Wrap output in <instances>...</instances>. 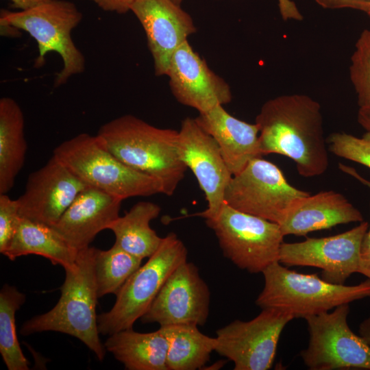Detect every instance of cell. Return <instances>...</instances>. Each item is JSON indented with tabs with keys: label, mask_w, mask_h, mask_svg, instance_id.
I'll return each instance as SVG.
<instances>
[{
	"label": "cell",
	"mask_w": 370,
	"mask_h": 370,
	"mask_svg": "<svg viewBox=\"0 0 370 370\" xmlns=\"http://www.w3.org/2000/svg\"><path fill=\"white\" fill-rule=\"evenodd\" d=\"M262 291L256 300L262 309L272 308L295 318H306L336 307L370 297V280L356 285L332 284L317 273L304 274L290 270L279 261L262 273Z\"/></svg>",
	"instance_id": "277c9868"
},
{
	"label": "cell",
	"mask_w": 370,
	"mask_h": 370,
	"mask_svg": "<svg viewBox=\"0 0 370 370\" xmlns=\"http://www.w3.org/2000/svg\"><path fill=\"white\" fill-rule=\"evenodd\" d=\"M166 75L177 101L199 113L232 101L229 84L210 69L188 40L173 54Z\"/></svg>",
	"instance_id": "2e32d148"
},
{
	"label": "cell",
	"mask_w": 370,
	"mask_h": 370,
	"mask_svg": "<svg viewBox=\"0 0 370 370\" xmlns=\"http://www.w3.org/2000/svg\"><path fill=\"white\" fill-rule=\"evenodd\" d=\"M319 5L326 9L351 8L365 12L370 11V4L365 0H314Z\"/></svg>",
	"instance_id": "1f68e13d"
},
{
	"label": "cell",
	"mask_w": 370,
	"mask_h": 370,
	"mask_svg": "<svg viewBox=\"0 0 370 370\" xmlns=\"http://www.w3.org/2000/svg\"><path fill=\"white\" fill-rule=\"evenodd\" d=\"M357 120L367 132H370V106L360 107Z\"/></svg>",
	"instance_id": "d590c367"
},
{
	"label": "cell",
	"mask_w": 370,
	"mask_h": 370,
	"mask_svg": "<svg viewBox=\"0 0 370 370\" xmlns=\"http://www.w3.org/2000/svg\"><path fill=\"white\" fill-rule=\"evenodd\" d=\"M82 14L75 4L66 0H54L34 8L18 12L1 10L0 21L25 31L38 44V55L34 67L45 62L50 52L58 53L62 68L56 74L54 86L66 84L73 75L85 69V58L71 38V32L81 22Z\"/></svg>",
	"instance_id": "8992f818"
},
{
	"label": "cell",
	"mask_w": 370,
	"mask_h": 370,
	"mask_svg": "<svg viewBox=\"0 0 370 370\" xmlns=\"http://www.w3.org/2000/svg\"><path fill=\"white\" fill-rule=\"evenodd\" d=\"M99 8L107 12L125 14L130 11L136 0H91Z\"/></svg>",
	"instance_id": "d6a6232c"
},
{
	"label": "cell",
	"mask_w": 370,
	"mask_h": 370,
	"mask_svg": "<svg viewBox=\"0 0 370 370\" xmlns=\"http://www.w3.org/2000/svg\"><path fill=\"white\" fill-rule=\"evenodd\" d=\"M349 304L305 318L309 343L300 352L311 370L360 369L370 370V346L347 323Z\"/></svg>",
	"instance_id": "30bf717a"
},
{
	"label": "cell",
	"mask_w": 370,
	"mask_h": 370,
	"mask_svg": "<svg viewBox=\"0 0 370 370\" xmlns=\"http://www.w3.org/2000/svg\"><path fill=\"white\" fill-rule=\"evenodd\" d=\"M195 119L216 140L233 175L241 172L251 160L262 156L256 123H249L232 116L222 105L199 113Z\"/></svg>",
	"instance_id": "ffe728a7"
},
{
	"label": "cell",
	"mask_w": 370,
	"mask_h": 370,
	"mask_svg": "<svg viewBox=\"0 0 370 370\" xmlns=\"http://www.w3.org/2000/svg\"><path fill=\"white\" fill-rule=\"evenodd\" d=\"M294 318L265 308L248 321L235 320L217 331L215 352L234 365V370H267L273 363L286 325Z\"/></svg>",
	"instance_id": "8fae6325"
},
{
	"label": "cell",
	"mask_w": 370,
	"mask_h": 370,
	"mask_svg": "<svg viewBox=\"0 0 370 370\" xmlns=\"http://www.w3.org/2000/svg\"><path fill=\"white\" fill-rule=\"evenodd\" d=\"M369 223L362 221L352 229L323 238H308L298 243L283 242L279 262L286 266H310L321 269V278L344 284L358 273L362 239Z\"/></svg>",
	"instance_id": "7c38bea8"
},
{
	"label": "cell",
	"mask_w": 370,
	"mask_h": 370,
	"mask_svg": "<svg viewBox=\"0 0 370 370\" xmlns=\"http://www.w3.org/2000/svg\"><path fill=\"white\" fill-rule=\"evenodd\" d=\"M349 77L359 107L370 106V29L363 30L356 42Z\"/></svg>",
	"instance_id": "83f0119b"
},
{
	"label": "cell",
	"mask_w": 370,
	"mask_h": 370,
	"mask_svg": "<svg viewBox=\"0 0 370 370\" xmlns=\"http://www.w3.org/2000/svg\"><path fill=\"white\" fill-rule=\"evenodd\" d=\"M172 1H174L175 3L180 5V3H182L183 0H172Z\"/></svg>",
	"instance_id": "74e56055"
},
{
	"label": "cell",
	"mask_w": 370,
	"mask_h": 370,
	"mask_svg": "<svg viewBox=\"0 0 370 370\" xmlns=\"http://www.w3.org/2000/svg\"><path fill=\"white\" fill-rule=\"evenodd\" d=\"M143 259L121 249L115 243L108 250L95 248V275L98 297L116 295Z\"/></svg>",
	"instance_id": "4316f807"
},
{
	"label": "cell",
	"mask_w": 370,
	"mask_h": 370,
	"mask_svg": "<svg viewBox=\"0 0 370 370\" xmlns=\"http://www.w3.org/2000/svg\"><path fill=\"white\" fill-rule=\"evenodd\" d=\"M262 156L283 155L293 160L305 177L324 173L329 165L320 104L308 95L278 96L261 107L255 122Z\"/></svg>",
	"instance_id": "6da1fadb"
},
{
	"label": "cell",
	"mask_w": 370,
	"mask_h": 370,
	"mask_svg": "<svg viewBox=\"0 0 370 370\" xmlns=\"http://www.w3.org/2000/svg\"><path fill=\"white\" fill-rule=\"evenodd\" d=\"M12 8L24 11L54 0H9Z\"/></svg>",
	"instance_id": "e575fe53"
},
{
	"label": "cell",
	"mask_w": 370,
	"mask_h": 370,
	"mask_svg": "<svg viewBox=\"0 0 370 370\" xmlns=\"http://www.w3.org/2000/svg\"><path fill=\"white\" fill-rule=\"evenodd\" d=\"M95 247L78 251L75 264L65 269V280L56 306L47 312L25 321L21 334L55 331L73 336L81 341L99 360L106 349L100 340L96 307L97 288L95 275Z\"/></svg>",
	"instance_id": "3957f363"
},
{
	"label": "cell",
	"mask_w": 370,
	"mask_h": 370,
	"mask_svg": "<svg viewBox=\"0 0 370 370\" xmlns=\"http://www.w3.org/2000/svg\"><path fill=\"white\" fill-rule=\"evenodd\" d=\"M123 199L88 186L82 190L52 227L77 251L119 217Z\"/></svg>",
	"instance_id": "ac0fdd59"
},
{
	"label": "cell",
	"mask_w": 370,
	"mask_h": 370,
	"mask_svg": "<svg viewBox=\"0 0 370 370\" xmlns=\"http://www.w3.org/2000/svg\"><path fill=\"white\" fill-rule=\"evenodd\" d=\"M328 151L370 169V132L361 138L345 132L331 134L326 139Z\"/></svg>",
	"instance_id": "f1b7e54d"
},
{
	"label": "cell",
	"mask_w": 370,
	"mask_h": 370,
	"mask_svg": "<svg viewBox=\"0 0 370 370\" xmlns=\"http://www.w3.org/2000/svg\"><path fill=\"white\" fill-rule=\"evenodd\" d=\"M210 292L198 267L185 261L170 274L140 318L143 323L204 325L209 314Z\"/></svg>",
	"instance_id": "4fadbf2b"
},
{
	"label": "cell",
	"mask_w": 370,
	"mask_h": 370,
	"mask_svg": "<svg viewBox=\"0 0 370 370\" xmlns=\"http://www.w3.org/2000/svg\"><path fill=\"white\" fill-rule=\"evenodd\" d=\"M169 344L168 370H196L209 361L215 350L216 338L208 336L195 324H176L160 326Z\"/></svg>",
	"instance_id": "d4e9b609"
},
{
	"label": "cell",
	"mask_w": 370,
	"mask_h": 370,
	"mask_svg": "<svg viewBox=\"0 0 370 370\" xmlns=\"http://www.w3.org/2000/svg\"><path fill=\"white\" fill-rule=\"evenodd\" d=\"M353 176L370 188V182L361 177L356 172L354 173ZM358 273L370 280V223L361 244Z\"/></svg>",
	"instance_id": "4dcf8cb0"
},
{
	"label": "cell",
	"mask_w": 370,
	"mask_h": 370,
	"mask_svg": "<svg viewBox=\"0 0 370 370\" xmlns=\"http://www.w3.org/2000/svg\"><path fill=\"white\" fill-rule=\"evenodd\" d=\"M362 221V213L344 195L328 190L294 200L278 224L284 236H306L337 225Z\"/></svg>",
	"instance_id": "d6986e66"
},
{
	"label": "cell",
	"mask_w": 370,
	"mask_h": 370,
	"mask_svg": "<svg viewBox=\"0 0 370 370\" xmlns=\"http://www.w3.org/2000/svg\"><path fill=\"white\" fill-rule=\"evenodd\" d=\"M21 219L16 199L0 194V252L5 249L12 239Z\"/></svg>",
	"instance_id": "f546056e"
},
{
	"label": "cell",
	"mask_w": 370,
	"mask_h": 370,
	"mask_svg": "<svg viewBox=\"0 0 370 370\" xmlns=\"http://www.w3.org/2000/svg\"><path fill=\"white\" fill-rule=\"evenodd\" d=\"M280 14L284 20H301L302 16L295 3L291 0H278Z\"/></svg>",
	"instance_id": "836d02e7"
},
{
	"label": "cell",
	"mask_w": 370,
	"mask_h": 370,
	"mask_svg": "<svg viewBox=\"0 0 370 370\" xmlns=\"http://www.w3.org/2000/svg\"><path fill=\"white\" fill-rule=\"evenodd\" d=\"M53 155L88 186L123 200L162 193L158 180L121 161L97 134H79L57 146Z\"/></svg>",
	"instance_id": "5b68a950"
},
{
	"label": "cell",
	"mask_w": 370,
	"mask_h": 370,
	"mask_svg": "<svg viewBox=\"0 0 370 370\" xmlns=\"http://www.w3.org/2000/svg\"><path fill=\"white\" fill-rule=\"evenodd\" d=\"M97 135L121 161L158 180L162 194L173 195L185 176L188 168L180 156L177 130L125 114L102 125Z\"/></svg>",
	"instance_id": "7a4b0ae2"
},
{
	"label": "cell",
	"mask_w": 370,
	"mask_h": 370,
	"mask_svg": "<svg viewBox=\"0 0 370 370\" xmlns=\"http://www.w3.org/2000/svg\"><path fill=\"white\" fill-rule=\"evenodd\" d=\"M88 186L53 155L42 167L29 175L24 193L16 199L20 215L53 226Z\"/></svg>",
	"instance_id": "9a60e30c"
},
{
	"label": "cell",
	"mask_w": 370,
	"mask_h": 370,
	"mask_svg": "<svg viewBox=\"0 0 370 370\" xmlns=\"http://www.w3.org/2000/svg\"><path fill=\"white\" fill-rule=\"evenodd\" d=\"M365 1H367L370 4V0H365ZM367 15L370 16V11Z\"/></svg>",
	"instance_id": "f35d334b"
},
{
	"label": "cell",
	"mask_w": 370,
	"mask_h": 370,
	"mask_svg": "<svg viewBox=\"0 0 370 370\" xmlns=\"http://www.w3.org/2000/svg\"><path fill=\"white\" fill-rule=\"evenodd\" d=\"M178 148L181 160L193 173L208 203L205 210L193 215L204 219L214 215L224 203L225 190L233 176L217 143L195 118L187 117L178 131Z\"/></svg>",
	"instance_id": "5bb4252c"
},
{
	"label": "cell",
	"mask_w": 370,
	"mask_h": 370,
	"mask_svg": "<svg viewBox=\"0 0 370 370\" xmlns=\"http://www.w3.org/2000/svg\"><path fill=\"white\" fill-rule=\"evenodd\" d=\"M77 253L52 226L21 217L12 239L1 254L10 260L38 255L65 269L75 264Z\"/></svg>",
	"instance_id": "7402d4cb"
},
{
	"label": "cell",
	"mask_w": 370,
	"mask_h": 370,
	"mask_svg": "<svg viewBox=\"0 0 370 370\" xmlns=\"http://www.w3.org/2000/svg\"><path fill=\"white\" fill-rule=\"evenodd\" d=\"M104 346L126 369L168 370L169 344L160 328L148 333L138 332L133 328L121 330L109 335Z\"/></svg>",
	"instance_id": "44dd1931"
},
{
	"label": "cell",
	"mask_w": 370,
	"mask_h": 370,
	"mask_svg": "<svg viewBox=\"0 0 370 370\" xmlns=\"http://www.w3.org/2000/svg\"><path fill=\"white\" fill-rule=\"evenodd\" d=\"M25 119L12 98L0 99V194L10 191L23 168L27 152Z\"/></svg>",
	"instance_id": "603a6c76"
},
{
	"label": "cell",
	"mask_w": 370,
	"mask_h": 370,
	"mask_svg": "<svg viewBox=\"0 0 370 370\" xmlns=\"http://www.w3.org/2000/svg\"><path fill=\"white\" fill-rule=\"evenodd\" d=\"M358 332L359 335L370 346V315L361 322Z\"/></svg>",
	"instance_id": "8d00e7d4"
},
{
	"label": "cell",
	"mask_w": 370,
	"mask_h": 370,
	"mask_svg": "<svg viewBox=\"0 0 370 370\" xmlns=\"http://www.w3.org/2000/svg\"><path fill=\"white\" fill-rule=\"evenodd\" d=\"M308 195L291 185L275 164L258 157L232 176L225 190L224 202L278 224L294 200Z\"/></svg>",
	"instance_id": "9c48e42d"
},
{
	"label": "cell",
	"mask_w": 370,
	"mask_h": 370,
	"mask_svg": "<svg viewBox=\"0 0 370 370\" xmlns=\"http://www.w3.org/2000/svg\"><path fill=\"white\" fill-rule=\"evenodd\" d=\"M224 256L250 273H262L279 260L284 234L279 224L237 210L225 202L204 219Z\"/></svg>",
	"instance_id": "ba28073f"
},
{
	"label": "cell",
	"mask_w": 370,
	"mask_h": 370,
	"mask_svg": "<svg viewBox=\"0 0 370 370\" xmlns=\"http://www.w3.org/2000/svg\"><path fill=\"white\" fill-rule=\"evenodd\" d=\"M25 301V295L16 287L3 286L0 291V353L9 370H27L29 362L18 343L15 323L16 311Z\"/></svg>",
	"instance_id": "484cf974"
},
{
	"label": "cell",
	"mask_w": 370,
	"mask_h": 370,
	"mask_svg": "<svg viewBox=\"0 0 370 370\" xmlns=\"http://www.w3.org/2000/svg\"><path fill=\"white\" fill-rule=\"evenodd\" d=\"M158 204L143 201L135 204L123 217L108 227L115 236V244L141 259L149 258L159 247L160 237L150 227V222L160 214Z\"/></svg>",
	"instance_id": "cb8c5ba5"
},
{
	"label": "cell",
	"mask_w": 370,
	"mask_h": 370,
	"mask_svg": "<svg viewBox=\"0 0 370 370\" xmlns=\"http://www.w3.org/2000/svg\"><path fill=\"white\" fill-rule=\"evenodd\" d=\"M130 11L146 34L155 74L166 75L174 52L197 30L191 16L172 0H136Z\"/></svg>",
	"instance_id": "e0dca14e"
},
{
	"label": "cell",
	"mask_w": 370,
	"mask_h": 370,
	"mask_svg": "<svg viewBox=\"0 0 370 370\" xmlns=\"http://www.w3.org/2000/svg\"><path fill=\"white\" fill-rule=\"evenodd\" d=\"M188 250L174 232L163 237L158 249L123 285L112 308L97 315L102 335L133 328L146 312L170 274L187 260Z\"/></svg>",
	"instance_id": "52a82bcc"
}]
</instances>
